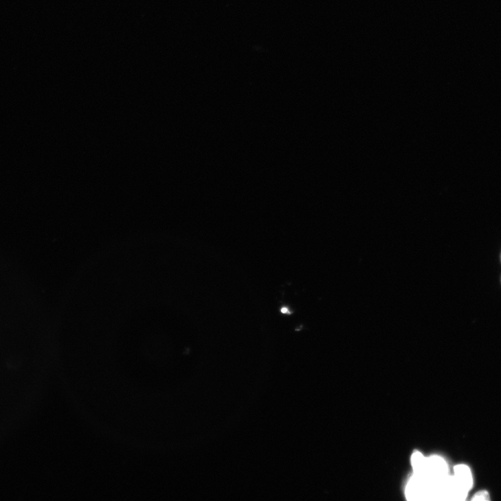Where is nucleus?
Masks as SVG:
<instances>
[{
  "label": "nucleus",
  "mask_w": 501,
  "mask_h": 501,
  "mask_svg": "<svg viewBox=\"0 0 501 501\" xmlns=\"http://www.w3.org/2000/svg\"><path fill=\"white\" fill-rule=\"evenodd\" d=\"M454 477L457 485L465 491H469L473 486V476L469 467L465 465H459L454 468Z\"/></svg>",
  "instance_id": "nucleus-1"
},
{
  "label": "nucleus",
  "mask_w": 501,
  "mask_h": 501,
  "mask_svg": "<svg viewBox=\"0 0 501 501\" xmlns=\"http://www.w3.org/2000/svg\"><path fill=\"white\" fill-rule=\"evenodd\" d=\"M411 463L415 474L423 476L427 467V458L417 452L412 456Z\"/></svg>",
  "instance_id": "nucleus-2"
},
{
  "label": "nucleus",
  "mask_w": 501,
  "mask_h": 501,
  "mask_svg": "<svg viewBox=\"0 0 501 501\" xmlns=\"http://www.w3.org/2000/svg\"><path fill=\"white\" fill-rule=\"evenodd\" d=\"M490 496L488 491H480L477 492L474 497L472 498V500H489Z\"/></svg>",
  "instance_id": "nucleus-3"
},
{
  "label": "nucleus",
  "mask_w": 501,
  "mask_h": 501,
  "mask_svg": "<svg viewBox=\"0 0 501 501\" xmlns=\"http://www.w3.org/2000/svg\"><path fill=\"white\" fill-rule=\"evenodd\" d=\"M282 312L283 313H289V311L288 310V309H287V308L285 307V308H282Z\"/></svg>",
  "instance_id": "nucleus-4"
}]
</instances>
